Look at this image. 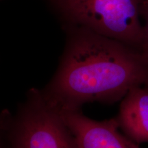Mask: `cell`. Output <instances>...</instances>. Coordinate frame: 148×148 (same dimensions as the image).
<instances>
[{
    "label": "cell",
    "instance_id": "cell-1",
    "mask_svg": "<svg viewBox=\"0 0 148 148\" xmlns=\"http://www.w3.org/2000/svg\"><path fill=\"white\" fill-rule=\"evenodd\" d=\"M148 79V60L136 48L79 27L42 94L58 111L114 103Z\"/></svg>",
    "mask_w": 148,
    "mask_h": 148
},
{
    "label": "cell",
    "instance_id": "cell-2",
    "mask_svg": "<svg viewBox=\"0 0 148 148\" xmlns=\"http://www.w3.org/2000/svg\"><path fill=\"white\" fill-rule=\"evenodd\" d=\"M145 1V0H67V4L79 27L140 51L143 39L142 13Z\"/></svg>",
    "mask_w": 148,
    "mask_h": 148
},
{
    "label": "cell",
    "instance_id": "cell-3",
    "mask_svg": "<svg viewBox=\"0 0 148 148\" xmlns=\"http://www.w3.org/2000/svg\"><path fill=\"white\" fill-rule=\"evenodd\" d=\"M5 132L10 148H79L62 116L42 95L32 89Z\"/></svg>",
    "mask_w": 148,
    "mask_h": 148
},
{
    "label": "cell",
    "instance_id": "cell-4",
    "mask_svg": "<svg viewBox=\"0 0 148 148\" xmlns=\"http://www.w3.org/2000/svg\"><path fill=\"white\" fill-rule=\"evenodd\" d=\"M58 112L79 148H140L138 143L120 132L116 119L96 121L80 110Z\"/></svg>",
    "mask_w": 148,
    "mask_h": 148
},
{
    "label": "cell",
    "instance_id": "cell-5",
    "mask_svg": "<svg viewBox=\"0 0 148 148\" xmlns=\"http://www.w3.org/2000/svg\"><path fill=\"white\" fill-rule=\"evenodd\" d=\"M115 118L120 129L136 143H148V81L131 88Z\"/></svg>",
    "mask_w": 148,
    "mask_h": 148
},
{
    "label": "cell",
    "instance_id": "cell-6",
    "mask_svg": "<svg viewBox=\"0 0 148 148\" xmlns=\"http://www.w3.org/2000/svg\"><path fill=\"white\" fill-rule=\"evenodd\" d=\"M143 25V39L140 51L148 60V0H145L142 13Z\"/></svg>",
    "mask_w": 148,
    "mask_h": 148
},
{
    "label": "cell",
    "instance_id": "cell-7",
    "mask_svg": "<svg viewBox=\"0 0 148 148\" xmlns=\"http://www.w3.org/2000/svg\"><path fill=\"white\" fill-rule=\"evenodd\" d=\"M9 119V116L3 112L0 114V135L4 132L5 128H6L7 123Z\"/></svg>",
    "mask_w": 148,
    "mask_h": 148
},
{
    "label": "cell",
    "instance_id": "cell-8",
    "mask_svg": "<svg viewBox=\"0 0 148 148\" xmlns=\"http://www.w3.org/2000/svg\"><path fill=\"white\" fill-rule=\"evenodd\" d=\"M0 148H4L3 147V145H1V141H0Z\"/></svg>",
    "mask_w": 148,
    "mask_h": 148
},
{
    "label": "cell",
    "instance_id": "cell-9",
    "mask_svg": "<svg viewBox=\"0 0 148 148\" xmlns=\"http://www.w3.org/2000/svg\"><path fill=\"white\" fill-rule=\"evenodd\" d=\"M147 81H148V79H147Z\"/></svg>",
    "mask_w": 148,
    "mask_h": 148
}]
</instances>
